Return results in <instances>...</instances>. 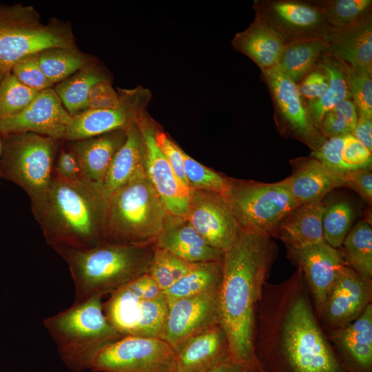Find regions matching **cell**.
Returning a JSON list of instances; mask_svg holds the SVG:
<instances>
[{
    "mask_svg": "<svg viewBox=\"0 0 372 372\" xmlns=\"http://www.w3.org/2000/svg\"><path fill=\"white\" fill-rule=\"evenodd\" d=\"M185 172L190 189H202L225 195L230 178L202 165L183 151Z\"/></svg>",
    "mask_w": 372,
    "mask_h": 372,
    "instance_id": "ab89813d",
    "label": "cell"
},
{
    "mask_svg": "<svg viewBox=\"0 0 372 372\" xmlns=\"http://www.w3.org/2000/svg\"><path fill=\"white\" fill-rule=\"evenodd\" d=\"M346 136L326 138L317 149L311 152V156L333 172L342 174L349 172L342 158Z\"/></svg>",
    "mask_w": 372,
    "mask_h": 372,
    "instance_id": "ee69618b",
    "label": "cell"
},
{
    "mask_svg": "<svg viewBox=\"0 0 372 372\" xmlns=\"http://www.w3.org/2000/svg\"><path fill=\"white\" fill-rule=\"evenodd\" d=\"M345 187L355 191L369 204L372 201V173L371 168L349 171L344 174Z\"/></svg>",
    "mask_w": 372,
    "mask_h": 372,
    "instance_id": "681fc988",
    "label": "cell"
},
{
    "mask_svg": "<svg viewBox=\"0 0 372 372\" xmlns=\"http://www.w3.org/2000/svg\"><path fill=\"white\" fill-rule=\"evenodd\" d=\"M6 73L4 72L1 68H0V81L2 79L3 76L6 74Z\"/></svg>",
    "mask_w": 372,
    "mask_h": 372,
    "instance_id": "db71d44e",
    "label": "cell"
},
{
    "mask_svg": "<svg viewBox=\"0 0 372 372\" xmlns=\"http://www.w3.org/2000/svg\"><path fill=\"white\" fill-rule=\"evenodd\" d=\"M277 256L278 247L271 236L243 230L223 254L220 322L233 362L249 372H258L254 352L256 312Z\"/></svg>",
    "mask_w": 372,
    "mask_h": 372,
    "instance_id": "7a4b0ae2",
    "label": "cell"
},
{
    "mask_svg": "<svg viewBox=\"0 0 372 372\" xmlns=\"http://www.w3.org/2000/svg\"><path fill=\"white\" fill-rule=\"evenodd\" d=\"M219 289L168 303L161 339L177 353L193 337L220 322Z\"/></svg>",
    "mask_w": 372,
    "mask_h": 372,
    "instance_id": "5bb4252c",
    "label": "cell"
},
{
    "mask_svg": "<svg viewBox=\"0 0 372 372\" xmlns=\"http://www.w3.org/2000/svg\"><path fill=\"white\" fill-rule=\"evenodd\" d=\"M138 125L145 143L146 177L168 212L185 217L188 209L191 189L185 187L175 175L156 143V127L145 114Z\"/></svg>",
    "mask_w": 372,
    "mask_h": 372,
    "instance_id": "ac0fdd59",
    "label": "cell"
},
{
    "mask_svg": "<svg viewBox=\"0 0 372 372\" xmlns=\"http://www.w3.org/2000/svg\"><path fill=\"white\" fill-rule=\"evenodd\" d=\"M71 30L43 23L31 6H0V68L6 73L22 58L52 48H74Z\"/></svg>",
    "mask_w": 372,
    "mask_h": 372,
    "instance_id": "9c48e42d",
    "label": "cell"
},
{
    "mask_svg": "<svg viewBox=\"0 0 372 372\" xmlns=\"http://www.w3.org/2000/svg\"><path fill=\"white\" fill-rule=\"evenodd\" d=\"M318 66L326 72L329 87L318 99L307 101L306 107L313 124L318 128L325 115L342 101L351 99L342 61L324 52Z\"/></svg>",
    "mask_w": 372,
    "mask_h": 372,
    "instance_id": "f546056e",
    "label": "cell"
},
{
    "mask_svg": "<svg viewBox=\"0 0 372 372\" xmlns=\"http://www.w3.org/2000/svg\"><path fill=\"white\" fill-rule=\"evenodd\" d=\"M1 141L0 178L26 192L39 223L52 183L59 141L28 132L1 135Z\"/></svg>",
    "mask_w": 372,
    "mask_h": 372,
    "instance_id": "52a82bcc",
    "label": "cell"
},
{
    "mask_svg": "<svg viewBox=\"0 0 372 372\" xmlns=\"http://www.w3.org/2000/svg\"><path fill=\"white\" fill-rule=\"evenodd\" d=\"M313 3L325 14L332 27L347 26L369 10H371V0H316Z\"/></svg>",
    "mask_w": 372,
    "mask_h": 372,
    "instance_id": "f35d334b",
    "label": "cell"
},
{
    "mask_svg": "<svg viewBox=\"0 0 372 372\" xmlns=\"http://www.w3.org/2000/svg\"><path fill=\"white\" fill-rule=\"evenodd\" d=\"M338 249L346 266L372 280V228L368 221L360 220L351 229Z\"/></svg>",
    "mask_w": 372,
    "mask_h": 372,
    "instance_id": "836d02e7",
    "label": "cell"
},
{
    "mask_svg": "<svg viewBox=\"0 0 372 372\" xmlns=\"http://www.w3.org/2000/svg\"><path fill=\"white\" fill-rule=\"evenodd\" d=\"M353 216V209L347 202L338 201L327 206L322 218L324 240L339 249L351 229Z\"/></svg>",
    "mask_w": 372,
    "mask_h": 372,
    "instance_id": "74e56055",
    "label": "cell"
},
{
    "mask_svg": "<svg viewBox=\"0 0 372 372\" xmlns=\"http://www.w3.org/2000/svg\"><path fill=\"white\" fill-rule=\"evenodd\" d=\"M327 335L347 372H372V303L350 324Z\"/></svg>",
    "mask_w": 372,
    "mask_h": 372,
    "instance_id": "44dd1931",
    "label": "cell"
},
{
    "mask_svg": "<svg viewBox=\"0 0 372 372\" xmlns=\"http://www.w3.org/2000/svg\"><path fill=\"white\" fill-rule=\"evenodd\" d=\"M155 245L189 263L222 260L224 254L209 245L185 217L169 213Z\"/></svg>",
    "mask_w": 372,
    "mask_h": 372,
    "instance_id": "603a6c76",
    "label": "cell"
},
{
    "mask_svg": "<svg viewBox=\"0 0 372 372\" xmlns=\"http://www.w3.org/2000/svg\"><path fill=\"white\" fill-rule=\"evenodd\" d=\"M155 138L158 147L168 161L176 177L185 187L190 189L185 172L183 150L171 140L163 131L158 128L156 129Z\"/></svg>",
    "mask_w": 372,
    "mask_h": 372,
    "instance_id": "f6af8a7d",
    "label": "cell"
},
{
    "mask_svg": "<svg viewBox=\"0 0 372 372\" xmlns=\"http://www.w3.org/2000/svg\"><path fill=\"white\" fill-rule=\"evenodd\" d=\"M225 197L241 230L271 238L282 219L300 205L284 180L267 183L230 178Z\"/></svg>",
    "mask_w": 372,
    "mask_h": 372,
    "instance_id": "30bf717a",
    "label": "cell"
},
{
    "mask_svg": "<svg viewBox=\"0 0 372 372\" xmlns=\"http://www.w3.org/2000/svg\"><path fill=\"white\" fill-rule=\"evenodd\" d=\"M192 264L156 247L147 273L164 292L187 273Z\"/></svg>",
    "mask_w": 372,
    "mask_h": 372,
    "instance_id": "d590c367",
    "label": "cell"
},
{
    "mask_svg": "<svg viewBox=\"0 0 372 372\" xmlns=\"http://www.w3.org/2000/svg\"><path fill=\"white\" fill-rule=\"evenodd\" d=\"M353 136L369 151H372V117L358 114Z\"/></svg>",
    "mask_w": 372,
    "mask_h": 372,
    "instance_id": "816d5d0a",
    "label": "cell"
},
{
    "mask_svg": "<svg viewBox=\"0 0 372 372\" xmlns=\"http://www.w3.org/2000/svg\"><path fill=\"white\" fill-rule=\"evenodd\" d=\"M107 79L100 70L86 65L59 83L54 91L72 117L89 109L88 97L92 87Z\"/></svg>",
    "mask_w": 372,
    "mask_h": 372,
    "instance_id": "d6a6232c",
    "label": "cell"
},
{
    "mask_svg": "<svg viewBox=\"0 0 372 372\" xmlns=\"http://www.w3.org/2000/svg\"><path fill=\"white\" fill-rule=\"evenodd\" d=\"M371 303L372 280L344 265L318 318L327 334L350 324Z\"/></svg>",
    "mask_w": 372,
    "mask_h": 372,
    "instance_id": "e0dca14e",
    "label": "cell"
},
{
    "mask_svg": "<svg viewBox=\"0 0 372 372\" xmlns=\"http://www.w3.org/2000/svg\"><path fill=\"white\" fill-rule=\"evenodd\" d=\"M168 214L145 173L141 174L111 194L103 242L155 243Z\"/></svg>",
    "mask_w": 372,
    "mask_h": 372,
    "instance_id": "8992f818",
    "label": "cell"
},
{
    "mask_svg": "<svg viewBox=\"0 0 372 372\" xmlns=\"http://www.w3.org/2000/svg\"><path fill=\"white\" fill-rule=\"evenodd\" d=\"M53 174L67 180H76L83 178L79 161L70 149H62L60 151L54 164Z\"/></svg>",
    "mask_w": 372,
    "mask_h": 372,
    "instance_id": "f907efd6",
    "label": "cell"
},
{
    "mask_svg": "<svg viewBox=\"0 0 372 372\" xmlns=\"http://www.w3.org/2000/svg\"><path fill=\"white\" fill-rule=\"evenodd\" d=\"M223 278L222 260L192 263L189 269L164 291L167 303L219 289Z\"/></svg>",
    "mask_w": 372,
    "mask_h": 372,
    "instance_id": "1f68e13d",
    "label": "cell"
},
{
    "mask_svg": "<svg viewBox=\"0 0 372 372\" xmlns=\"http://www.w3.org/2000/svg\"><path fill=\"white\" fill-rule=\"evenodd\" d=\"M202 372H249L241 366L234 362L225 363L216 367L209 369Z\"/></svg>",
    "mask_w": 372,
    "mask_h": 372,
    "instance_id": "f5cc1de1",
    "label": "cell"
},
{
    "mask_svg": "<svg viewBox=\"0 0 372 372\" xmlns=\"http://www.w3.org/2000/svg\"><path fill=\"white\" fill-rule=\"evenodd\" d=\"M155 243L120 245L101 243L88 249L64 245L52 249L68 266L75 289L73 303L110 294L146 274Z\"/></svg>",
    "mask_w": 372,
    "mask_h": 372,
    "instance_id": "277c9868",
    "label": "cell"
},
{
    "mask_svg": "<svg viewBox=\"0 0 372 372\" xmlns=\"http://www.w3.org/2000/svg\"><path fill=\"white\" fill-rule=\"evenodd\" d=\"M38 54L39 66L52 83H59L87 65L85 56L74 48H52Z\"/></svg>",
    "mask_w": 372,
    "mask_h": 372,
    "instance_id": "e575fe53",
    "label": "cell"
},
{
    "mask_svg": "<svg viewBox=\"0 0 372 372\" xmlns=\"http://www.w3.org/2000/svg\"><path fill=\"white\" fill-rule=\"evenodd\" d=\"M121 103L112 109H88L74 116L69 123L63 139L74 141L88 138L113 131L127 130L144 116L150 99L147 90L138 87L122 90Z\"/></svg>",
    "mask_w": 372,
    "mask_h": 372,
    "instance_id": "9a60e30c",
    "label": "cell"
},
{
    "mask_svg": "<svg viewBox=\"0 0 372 372\" xmlns=\"http://www.w3.org/2000/svg\"><path fill=\"white\" fill-rule=\"evenodd\" d=\"M327 48L324 37L288 43L284 47L276 65L298 84L317 67Z\"/></svg>",
    "mask_w": 372,
    "mask_h": 372,
    "instance_id": "4dcf8cb0",
    "label": "cell"
},
{
    "mask_svg": "<svg viewBox=\"0 0 372 372\" xmlns=\"http://www.w3.org/2000/svg\"><path fill=\"white\" fill-rule=\"evenodd\" d=\"M297 85L302 99L314 101L322 97L327 90L329 77L326 72L317 65Z\"/></svg>",
    "mask_w": 372,
    "mask_h": 372,
    "instance_id": "7dc6e473",
    "label": "cell"
},
{
    "mask_svg": "<svg viewBox=\"0 0 372 372\" xmlns=\"http://www.w3.org/2000/svg\"><path fill=\"white\" fill-rule=\"evenodd\" d=\"M1 149H2V141H1V135L0 134V158L1 154Z\"/></svg>",
    "mask_w": 372,
    "mask_h": 372,
    "instance_id": "11a10c76",
    "label": "cell"
},
{
    "mask_svg": "<svg viewBox=\"0 0 372 372\" xmlns=\"http://www.w3.org/2000/svg\"><path fill=\"white\" fill-rule=\"evenodd\" d=\"M274 107L277 130L286 138H293L317 149L326 139L313 124L300 96L298 85L277 66L261 70Z\"/></svg>",
    "mask_w": 372,
    "mask_h": 372,
    "instance_id": "7c38bea8",
    "label": "cell"
},
{
    "mask_svg": "<svg viewBox=\"0 0 372 372\" xmlns=\"http://www.w3.org/2000/svg\"><path fill=\"white\" fill-rule=\"evenodd\" d=\"M39 93L22 83L11 71L7 72L0 81V118L20 113Z\"/></svg>",
    "mask_w": 372,
    "mask_h": 372,
    "instance_id": "8d00e7d4",
    "label": "cell"
},
{
    "mask_svg": "<svg viewBox=\"0 0 372 372\" xmlns=\"http://www.w3.org/2000/svg\"><path fill=\"white\" fill-rule=\"evenodd\" d=\"M324 198L299 205L281 221L275 238L286 247L301 249L324 241L322 218L327 205Z\"/></svg>",
    "mask_w": 372,
    "mask_h": 372,
    "instance_id": "484cf974",
    "label": "cell"
},
{
    "mask_svg": "<svg viewBox=\"0 0 372 372\" xmlns=\"http://www.w3.org/2000/svg\"><path fill=\"white\" fill-rule=\"evenodd\" d=\"M185 217L209 245L223 252L241 230L227 198L216 192L191 189Z\"/></svg>",
    "mask_w": 372,
    "mask_h": 372,
    "instance_id": "2e32d148",
    "label": "cell"
},
{
    "mask_svg": "<svg viewBox=\"0 0 372 372\" xmlns=\"http://www.w3.org/2000/svg\"><path fill=\"white\" fill-rule=\"evenodd\" d=\"M176 353L158 338L123 337L94 357L92 372H175Z\"/></svg>",
    "mask_w": 372,
    "mask_h": 372,
    "instance_id": "8fae6325",
    "label": "cell"
},
{
    "mask_svg": "<svg viewBox=\"0 0 372 372\" xmlns=\"http://www.w3.org/2000/svg\"><path fill=\"white\" fill-rule=\"evenodd\" d=\"M286 248L289 259L302 273L318 316L345 265L340 251L325 240L301 249Z\"/></svg>",
    "mask_w": 372,
    "mask_h": 372,
    "instance_id": "d6986e66",
    "label": "cell"
},
{
    "mask_svg": "<svg viewBox=\"0 0 372 372\" xmlns=\"http://www.w3.org/2000/svg\"><path fill=\"white\" fill-rule=\"evenodd\" d=\"M358 112L355 102L347 99L330 110L318 127L325 138L352 134L358 121Z\"/></svg>",
    "mask_w": 372,
    "mask_h": 372,
    "instance_id": "60d3db41",
    "label": "cell"
},
{
    "mask_svg": "<svg viewBox=\"0 0 372 372\" xmlns=\"http://www.w3.org/2000/svg\"><path fill=\"white\" fill-rule=\"evenodd\" d=\"M72 116L64 107L54 89L39 92L22 112L0 118V134L33 133L63 139Z\"/></svg>",
    "mask_w": 372,
    "mask_h": 372,
    "instance_id": "ffe728a7",
    "label": "cell"
},
{
    "mask_svg": "<svg viewBox=\"0 0 372 372\" xmlns=\"http://www.w3.org/2000/svg\"><path fill=\"white\" fill-rule=\"evenodd\" d=\"M291 174L284 181L300 205L324 198L333 189L345 187L343 174L330 170L311 156L291 160Z\"/></svg>",
    "mask_w": 372,
    "mask_h": 372,
    "instance_id": "d4e9b609",
    "label": "cell"
},
{
    "mask_svg": "<svg viewBox=\"0 0 372 372\" xmlns=\"http://www.w3.org/2000/svg\"><path fill=\"white\" fill-rule=\"evenodd\" d=\"M342 63L349 92L357 106L358 114L372 117V73L351 67L344 61Z\"/></svg>",
    "mask_w": 372,
    "mask_h": 372,
    "instance_id": "b9f144b4",
    "label": "cell"
},
{
    "mask_svg": "<svg viewBox=\"0 0 372 372\" xmlns=\"http://www.w3.org/2000/svg\"><path fill=\"white\" fill-rule=\"evenodd\" d=\"M89 109H112L119 106L121 96L112 87L109 80L95 84L91 89L89 97Z\"/></svg>",
    "mask_w": 372,
    "mask_h": 372,
    "instance_id": "c3c4849f",
    "label": "cell"
},
{
    "mask_svg": "<svg viewBox=\"0 0 372 372\" xmlns=\"http://www.w3.org/2000/svg\"><path fill=\"white\" fill-rule=\"evenodd\" d=\"M231 362L227 333L217 324L189 340L176 353L175 372H202Z\"/></svg>",
    "mask_w": 372,
    "mask_h": 372,
    "instance_id": "cb8c5ba5",
    "label": "cell"
},
{
    "mask_svg": "<svg viewBox=\"0 0 372 372\" xmlns=\"http://www.w3.org/2000/svg\"><path fill=\"white\" fill-rule=\"evenodd\" d=\"M342 158L349 171L371 167V152L352 134L346 136Z\"/></svg>",
    "mask_w": 372,
    "mask_h": 372,
    "instance_id": "bcb514c9",
    "label": "cell"
},
{
    "mask_svg": "<svg viewBox=\"0 0 372 372\" xmlns=\"http://www.w3.org/2000/svg\"><path fill=\"white\" fill-rule=\"evenodd\" d=\"M101 298L73 303L43 320L61 360L73 372L89 369L101 349L123 338L107 320Z\"/></svg>",
    "mask_w": 372,
    "mask_h": 372,
    "instance_id": "5b68a950",
    "label": "cell"
},
{
    "mask_svg": "<svg viewBox=\"0 0 372 372\" xmlns=\"http://www.w3.org/2000/svg\"><path fill=\"white\" fill-rule=\"evenodd\" d=\"M258 372H347L316 313L302 273L267 282L254 327Z\"/></svg>",
    "mask_w": 372,
    "mask_h": 372,
    "instance_id": "6da1fadb",
    "label": "cell"
},
{
    "mask_svg": "<svg viewBox=\"0 0 372 372\" xmlns=\"http://www.w3.org/2000/svg\"><path fill=\"white\" fill-rule=\"evenodd\" d=\"M126 134L127 130H119L70 141V149L79 161L83 178L103 183L114 155L126 139Z\"/></svg>",
    "mask_w": 372,
    "mask_h": 372,
    "instance_id": "4316f807",
    "label": "cell"
},
{
    "mask_svg": "<svg viewBox=\"0 0 372 372\" xmlns=\"http://www.w3.org/2000/svg\"><path fill=\"white\" fill-rule=\"evenodd\" d=\"M110 195L103 183L53 174L39 223L48 244L88 249L103 243Z\"/></svg>",
    "mask_w": 372,
    "mask_h": 372,
    "instance_id": "3957f363",
    "label": "cell"
},
{
    "mask_svg": "<svg viewBox=\"0 0 372 372\" xmlns=\"http://www.w3.org/2000/svg\"><path fill=\"white\" fill-rule=\"evenodd\" d=\"M256 17L285 43L322 37L332 27L312 1L258 0Z\"/></svg>",
    "mask_w": 372,
    "mask_h": 372,
    "instance_id": "4fadbf2b",
    "label": "cell"
},
{
    "mask_svg": "<svg viewBox=\"0 0 372 372\" xmlns=\"http://www.w3.org/2000/svg\"><path fill=\"white\" fill-rule=\"evenodd\" d=\"M167 309L163 291L147 273L113 291L103 302L107 320L122 337L161 338Z\"/></svg>",
    "mask_w": 372,
    "mask_h": 372,
    "instance_id": "ba28073f",
    "label": "cell"
},
{
    "mask_svg": "<svg viewBox=\"0 0 372 372\" xmlns=\"http://www.w3.org/2000/svg\"><path fill=\"white\" fill-rule=\"evenodd\" d=\"M145 143L138 123L127 129L126 139L114 155L103 184L112 194L145 173Z\"/></svg>",
    "mask_w": 372,
    "mask_h": 372,
    "instance_id": "83f0119b",
    "label": "cell"
},
{
    "mask_svg": "<svg viewBox=\"0 0 372 372\" xmlns=\"http://www.w3.org/2000/svg\"><path fill=\"white\" fill-rule=\"evenodd\" d=\"M231 44L260 70L276 66L286 45L276 32L256 18L246 30L234 36Z\"/></svg>",
    "mask_w": 372,
    "mask_h": 372,
    "instance_id": "f1b7e54d",
    "label": "cell"
},
{
    "mask_svg": "<svg viewBox=\"0 0 372 372\" xmlns=\"http://www.w3.org/2000/svg\"><path fill=\"white\" fill-rule=\"evenodd\" d=\"M371 10L353 23L342 28L331 27L324 37L327 53L351 67L372 73Z\"/></svg>",
    "mask_w": 372,
    "mask_h": 372,
    "instance_id": "7402d4cb",
    "label": "cell"
},
{
    "mask_svg": "<svg viewBox=\"0 0 372 372\" xmlns=\"http://www.w3.org/2000/svg\"><path fill=\"white\" fill-rule=\"evenodd\" d=\"M10 71L22 83L38 92L52 88L54 85L42 72L37 54L22 58L12 66Z\"/></svg>",
    "mask_w": 372,
    "mask_h": 372,
    "instance_id": "7bdbcfd3",
    "label": "cell"
}]
</instances>
